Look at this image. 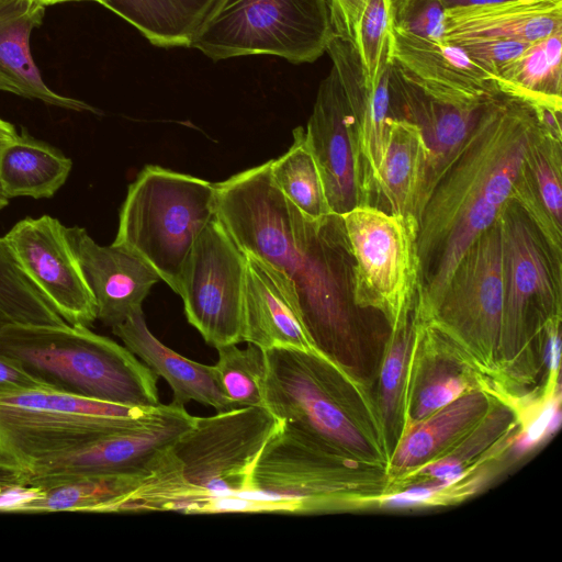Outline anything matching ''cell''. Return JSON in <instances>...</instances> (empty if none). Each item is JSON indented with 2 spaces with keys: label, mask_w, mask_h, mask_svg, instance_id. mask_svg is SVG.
Returning a JSON list of instances; mask_svg holds the SVG:
<instances>
[{
  "label": "cell",
  "mask_w": 562,
  "mask_h": 562,
  "mask_svg": "<svg viewBox=\"0 0 562 562\" xmlns=\"http://www.w3.org/2000/svg\"><path fill=\"white\" fill-rule=\"evenodd\" d=\"M326 53L331 58L356 121L364 180L372 203V198L375 196V178L393 117L389 90L391 63L382 72L376 87L372 89L366 82L364 70L352 43L335 34Z\"/></svg>",
  "instance_id": "ac0fdd59"
},
{
  "label": "cell",
  "mask_w": 562,
  "mask_h": 562,
  "mask_svg": "<svg viewBox=\"0 0 562 562\" xmlns=\"http://www.w3.org/2000/svg\"><path fill=\"white\" fill-rule=\"evenodd\" d=\"M350 256L353 305L375 308L393 327L414 310L419 283L417 218L361 204L338 215Z\"/></svg>",
  "instance_id": "ba28073f"
},
{
  "label": "cell",
  "mask_w": 562,
  "mask_h": 562,
  "mask_svg": "<svg viewBox=\"0 0 562 562\" xmlns=\"http://www.w3.org/2000/svg\"><path fill=\"white\" fill-rule=\"evenodd\" d=\"M562 30V0H510L445 13L443 41L510 40L536 43Z\"/></svg>",
  "instance_id": "603a6c76"
},
{
  "label": "cell",
  "mask_w": 562,
  "mask_h": 562,
  "mask_svg": "<svg viewBox=\"0 0 562 562\" xmlns=\"http://www.w3.org/2000/svg\"><path fill=\"white\" fill-rule=\"evenodd\" d=\"M368 0H328L335 34L355 45L360 15Z\"/></svg>",
  "instance_id": "74e56055"
},
{
  "label": "cell",
  "mask_w": 562,
  "mask_h": 562,
  "mask_svg": "<svg viewBox=\"0 0 562 562\" xmlns=\"http://www.w3.org/2000/svg\"><path fill=\"white\" fill-rule=\"evenodd\" d=\"M35 1L44 4L45 7L56 4V3L69 2V1H93V2L101 4V0H35Z\"/></svg>",
  "instance_id": "f6af8a7d"
},
{
  "label": "cell",
  "mask_w": 562,
  "mask_h": 562,
  "mask_svg": "<svg viewBox=\"0 0 562 562\" xmlns=\"http://www.w3.org/2000/svg\"><path fill=\"white\" fill-rule=\"evenodd\" d=\"M562 30L532 43L496 75L502 94L562 110Z\"/></svg>",
  "instance_id": "f1b7e54d"
},
{
  "label": "cell",
  "mask_w": 562,
  "mask_h": 562,
  "mask_svg": "<svg viewBox=\"0 0 562 562\" xmlns=\"http://www.w3.org/2000/svg\"><path fill=\"white\" fill-rule=\"evenodd\" d=\"M16 324L63 325L67 322L18 266L0 237V329Z\"/></svg>",
  "instance_id": "4dcf8cb0"
},
{
  "label": "cell",
  "mask_w": 562,
  "mask_h": 562,
  "mask_svg": "<svg viewBox=\"0 0 562 562\" xmlns=\"http://www.w3.org/2000/svg\"><path fill=\"white\" fill-rule=\"evenodd\" d=\"M487 407L486 395L472 391L418 420L400 441L393 456V467L409 470L428 462L471 430L483 418Z\"/></svg>",
  "instance_id": "4316f807"
},
{
  "label": "cell",
  "mask_w": 562,
  "mask_h": 562,
  "mask_svg": "<svg viewBox=\"0 0 562 562\" xmlns=\"http://www.w3.org/2000/svg\"><path fill=\"white\" fill-rule=\"evenodd\" d=\"M194 420L184 406L159 404L142 423L78 450L21 470L24 485L83 475L148 474L164 452Z\"/></svg>",
  "instance_id": "8fae6325"
},
{
  "label": "cell",
  "mask_w": 562,
  "mask_h": 562,
  "mask_svg": "<svg viewBox=\"0 0 562 562\" xmlns=\"http://www.w3.org/2000/svg\"><path fill=\"white\" fill-rule=\"evenodd\" d=\"M305 136L319 168L331 213L340 215L357 205H372L356 121L334 67L318 87Z\"/></svg>",
  "instance_id": "5bb4252c"
},
{
  "label": "cell",
  "mask_w": 562,
  "mask_h": 562,
  "mask_svg": "<svg viewBox=\"0 0 562 562\" xmlns=\"http://www.w3.org/2000/svg\"><path fill=\"white\" fill-rule=\"evenodd\" d=\"M19 484H23L22 472L0 458V492Z\"/></svg>",
  "instance_id": "b9f144b4"
},
{
  "label": "cell",
  "mask_w": 562,
  "mask_h": 562,
  "mask_svg": "<svg viewBox=\"0 0 562 562\" xmlns=\"http://www.w3.org/2000/svg\"><path fill=\"white\" fill-rule=\"evenodd\" d=\"M560 393L550 396L538 415L528 424L527 428L518 436L515 450L525 453L542 440L547 439L548 427L554 413L560 408Z\"/></svg>",
  "instance_id": "f35d334b"
},
{
  "label": "cell",
  "mask_w": 562,
  "mask_h": 562,
  "mask_svg": "<svg viewBox=\"0 0 562 562\" xmlns=\"http://www.w3.org/2000/svg\"><path fill=\"white\" fill-rule=\"evenodd\" d=\"M335 35L328 0H218L190 46L218 61L272 55L313 63Z\"/></svg>",
  "instance_id": "52a82bcc"
},
{
  "label": "cell",
  "mask_w": 562,
  "mask_h": 562,
  "mask_svg": "<svg viewBox=\"0 0 562 562\" xmlns=\"http://www.w3.org/2000/svg\"><path fill=\"white\" fill-rule=\"evenodd\" d=\"M66 235L94 299L97 319L112 328L142 310L160 280L148 263L122 246L97 244L82 227H66Z\"/></svg>",
  "instance_id": "2e32d148"
},
{
  "label": "cell",
  "mask_w": 562,
  "mask_h": 562,
  "mask_svg": "<svg viewBox=\"0 0 562 562\" xmlns=\"http://www.w3.org/2000/svg\"><path fill=\"white\" fill-rule=\"evenodd\" d=\"M241 342L254 344L263 350L294 348L314 351L279 277L261 260L247 254Z\"/></svg>",
  "instance_id": "d6986e66"
},
{
  "label": "cell",
  "mask_w": 562,
  "mask_h": 562,
  "mask_svg": "<svg viewBox=\"0 0 562 562\" xmlns=\"http://www.w3.org/2000/svg\"><path fill=\"white\" fill-rule=\"evenodd\" d=\"M445 13L440 0H392L393 29L416 37L443 41Z\"/></svg>",
  "instance_id": "e575fe53"
},
{
  "label": "cell",
  "mask_w": 562,
  "mask_h": 562,
  "mask_svg": "<svg viewBox=\"0 0 562 562\" xmlns=\"http://www.w3.org/2000/svg\"><path fill=\"white\" fill-rule=\"evenodd\" d=\"M445 10H463L487 7L510 0H440Z\"/></svg>",
  "instance_id": "7bdbcfd3"
},
{
  "label": "cell",
  "mask_w": 562,
  "mask_h": 562,
  "mask_svg": "<svg viewBox=\"0 0 562 562\" xmlns=\"http://www.w3.org/2000/svg\"><path fill=\"white\" fill-rule=\"evenodd\" d=\"M280 424L265 406L194 416L119 513H245L251 469Z\"/></svg>",
  "instance_id": "3957f363"
},
{
  "label": "cell",
  "mask_w": 562,
  "mask_h": 562,
  "mask_svg": "<svg viewBox=\"0 0 562 562\" xmlns=\"http://www.w3.org/2000/svg\"><path fill=\"white\" fill-rule=\"evenodd\" d=\"M35 390L50 389L19 364L0 356V398Z\"/></svg>",
  "instance_id": "ab89813d"
},
{
  "label": "cell",
  "mask_w": 562,
  "mask_h": 562,
  "mask_svg": "<svg viewBox=\"0 0 562 562\" xmlns=\"http://www.w3.org/2000/svg\"><path fill=\"white\" fill-rule=\"evenodd\" d=\"M271 160L215 183L216 217L292 299L314 351L342 362L351 338L350 266L338 215L314 221L278 189Z\"/></svg>",
  "instance_id": "6da1fadb"
},
{
  "label": "cell",
  "mask_w": 562,
  "mask_h": 562,
  "mask_svg": "<svg viewBox=\"0 0 562 562\" xmlns=\"http://www.w3.org/2000/svg\"><path fill=\"white\" fill-rule=\"evenodd\" d=\"M498 221L503 245V312L498 346L514 356L532 331L561 315L562 258L510 198Z\"/></svg>",
  "instance_id": "9c48e42d"
},
{
  "label": "cell",
  "mask_w": 562,
  "mask_h": 562,
  "mask_svg": "<svg viewBox=\"0 0 562 562\" xmlns=\"http://www.w3.org/2000/svg\"><path fill=\"white\" fill-rule=\"evenodd\" d=\"M531 44L510 40H473L456 45L496 78L505 66L518 58Z\"/></svg>",
  "instance_id": "d590c367"
},
{
  "label": "cell",
  "mask_w": 562,
  "mask_h": 562,
  "mask_svg": "<svg viewBox=\"0 0 562 562\" xmlns=\"http://www.w3.org/2000/svg\"><path fill=\"white\" fill-rule=\"evenodd\" d=\"M417 324L413 317L394 327V336L381 370L382 407L385 417L396 409L409 350L415 340Z\"/></svg>",
  "instance_id": "836d02e7"
},
{
  "label": "cell",
  "mask_w": 562,
  "mask_h": 562,
  "mask_svg": "<svg viewBox=\"0 0 562 562\" xmlns=\"http://www.w3.org/2000/svg\"><path fill=\"white\" fill-rule=\"evenodd\" d=\"M218 0H101L153 45L189 47Z\"/></svg>",
  "instance_id": "83f0119b"
},
{
  "label": "cell",
  "mask_w": 562,
  "mask_h": 562,
  "mask_svg": "<svg viewBox=\"0 0 562 562\" xmlns=\"http://www.w3.org/2000/svg\"><path fill=\"white\" fill-rule=\"evenodd\" d=\"M217 362L213 366L224 395L238 407L265 406V350L247 342L245 349L236 344L216 347Z\"/></svg>",
  "instance_id": "1f68e13d"
},
{
  "label": "cell",
  "mask_w": 562,
  "mask_h": 562,
  "mask_svg": "<svg viewBox=\"0 0 562 562\" xmlns=\"http://www.w3.org/2000/svg\"><path fill=\"white\" fill-rule=\"evenodd\" d=\"M355 47L360 57L367 85L374 89L392 60V0H368L360 15Z\"/></svg>",
  "instance_id": "d6a6232c"
},
{
  "label": "cell",
  "mask_w": 562,
  "mask_h": 562,
  "mask_svg": "<svg viewBox=\"0 0 562 562\" xmlns=\"http://www.w3.org/2000/svg\"><path fill=\"white\" fill-rule=\"evenodd\" d=\"M0 356L53 391L140 408L161 404L158 376L125 346L86 326H5Z\"/></svg>",
  "instance_id": "277c9868"
},
{
  "label": "cell",
  "mask_w": 562,
  "mask_h": 562,
  "mask_svg": "<svg viewBox=\"0 0 562 562\" xmlns=\"http://www.w3.org/2000/svg\"><path fill=\"white\" fill-rule=\"evenodd\" d=\"M72 161L24 130L0 154V190L8 198H52L65 184Z\"/></svg>",
  "instance_id": "d4e9b609"
},
{
  "label": "cell",
  "mask_w": 562,
  "mask_h": 562,
  "mask_svg": "<svg viewBox=\"0 0 562 562\" xmlns=\"http://www.w3.org/2000/svg\"><path fill=\"white\" fill-rule=\"evenodd\" d=\"M426 146L415 123L393 116L375 178V198L387 212L416 216L424 183Z\"/></svg>",
  "instance_id": "cb8c5ba5"
},
{
  "label": "cell",
  "mask_w": 562,
  "mask_h": 562,
  "mask_svg": "<svg viewBox=\"0 0 562 562\" xmlns=\"http://www.w3.org/2000/svg\"><path fill=\"white\" fill-rule=\"evenodd\" d=\"M18 266L70 325L89 327L97 306L66 226L43 215L19 221L3 237Z\"/></svg>",
  "instance_id": "4fadbf2b"
},
{
  "label": "cell",
  "mask_w": 562,
  "mask_h": 562,
  "mask_svg": "<svg viewBox=\"0 0 562 562\" xmlns=\"http://www.w3.org/2000/svg\"><path fill=\"white\" fill-rule=\"evenodd\" d=\"M146 475H83L40 482L33 484L34 495L14 513H119Z\"/></svg>",
  "instance_id": "484cf974"
},
{
  "label": "cell",
  "mask_w": 562,
  "mask_h": 562,
  "mask_svg": "<svg viewBox=\"0 0 562 562\" xmlns=\"http://www.w3.org/2000/svg\"><path fill=\"white\" fill-rule=\"evenodd\" d=\"M9 200L0 190V212L9 204Z\"/></svg>",
  "instance_id": "bcb514c9"
},
{
  "label": "cell",
  "mask_w": 562,
  "mask_h": 562,
  "mask_svg": "<svg viewBox=\"0 0 562 562\" xmlns=\"http://www.w3.org/2000/svg\"><path fill=\"white\" fill-rule=\"evenodd\" d=\"M463 378L452 373H439L419 392L414 416L418 422L454 402L467 392Z\"/></svg>",
  "instance_id": "8d00e7d4"
},
{
  "label": "cell",
  "mask_w": 562,
  "mask_h": 562,
  "mask_svg": "<svg viewBox=\"0 0 562 562\" xmlns=\"http://www.w3.org/2000/svg\"><path fill=\"white\" fill-rule=\"evenodd\" d=\"M246 254L216 217L198 237L179 281L188 322L213 347L241 342Z\"/></svg>",
  "instance_id": "30bf717a"
},
{
  "label": "cell",
  "mask_w": 562,
  "mask_h": 562,
  "mask_svg": "<svg viewBox=\"0 0 562 562\" xmlns=\"http://www.w3.org/2000/svg\"><path fill=\"white\" fill-rule=\"evenodd\" d=\"M539 127L525 101L498 94L483 108L463 148L437 180L416 218L417 322L431 319L467 248L499 216Z\"/></svg>",
  "instance_id": "7a4b0ae2"
},
{
  "label": "cell",
  "mask_w": 562,
  "mask_h": 562,
  "mask_svg": "<svg viewBox=\"0 0 562 562\" xmlns=\"http://www.w3.org/2000/svg\"><path fill=\"white\" fill-rule=\"evenodd\" d=\"M510 198L562 258V138L540 124L527 145Z\"/></svg>",
  "instance_id": "ffe728a7"
},
{
  "label": "cell",
  "mask_w": 562,
  "mask_h": 562,
  "mask_svg": "<svg viewBox=\"0 0 562 562\" xmlns=\"http://www.w3.org/2000/svg\"><path fill=\"white\" fill-rule=\"evenodd\" d=\"M156 407L125 406L52 390L2 397L0 458L21 471L135 426Z\"/></svg>",
  "instance_id": "8992f818"
},
{
  "label": "cell",
  "mask_w": 562,
  "mask_h": 562,
  "mask_svg": "<svg viewBox=\"0 0 562 562\" xmlns=\"http://www.w3.org/2000/svg\"><path fill=\"white\" fill-rule=\"evenodd\" d=\"M451 487V484L441 482L432 485L413 486L402 492L384 496L380 499V503L383 506L390 508H409L423 506L437 501Z\"/></svg>",
  "instance_id": "60d3db41"
},
{
  "label": "cell",
  "mask_w": 562,
  "mask_h": 562,
  "mask_svg": "<svg viewBox=\"0 0 562 562\" xmlns=\"http://www.w3.org/2000/svg\"><path fill=\"white\" fill-rule=\"evenodd\" d=\"M393 59L435 97L456 104H482L502 94L496 78L462 47L393 29Z\"/></svg>",
  "instance_id": "e0dca14e"
},
{
  "label": "cell",
  "mask_w": 562,
  "mask_h": 562,
  "mask_svg": "<svg viewBox=\"0 0 562 562\" xmlns=\"http://www.w3.org/2000/svg\"><path fill=\"white\" fill-rule=\"evenodd\" d=\"M502 312L503 245L497 218L460 258L432 318L456 340L491 352L498 346Z\"/></svg>",
  "instance_id": "7c38bea8"
},
{
  "label": "cell",
  "mask_w": 562,
  "mask_h": 562,
  "mask_svg": "<svg viewBox=\"0 0 562 562\" xmlns=\"http://www.w3.org/2000/svg\"><path fill=\"white\" fill-rule=\"evenodd\" d=\"M270 170L278 189L306 217L321 221L334 215L304 127L293 130L291 147L279 158L271 159Z\"/></svg>",
  "instance_id": "f546056e"
},
{
  "label": "cell",
  "mask_w": 562,
  "mask_h": 562,
  "mask_svg": "<svg viewBox=\"0 0 562 562\" xmlns=\"http://www.w3.org/2000/svg\"><path fill=\"white\" fill-rule=\"evenodd\" d=\"M215 215V183L148 165L128 187L112 244L139 256L178 293L183 265Z\"/></svg>",
  "instance_id": "5b68a950"
},
{
  "label": "cell",
  "mask_w": 562,
  "mask_h": 562,
  "mask_svg": "<svg viewBox=\"0 0 562 562\" xmlns=\"http://www.w3.org/2000/svg\"><path fill=\"white\" fill-rule=\"evenodd\" d=\"M124 346L172 390L171 403L184 406L198 402L216 412L237 408L222 392L213 366L188 359L165 346L148 329L143 308L112 327Z\"/></svg>",
  "instance_id": "44dd1931"
},
{
  "label": "cell",
  "mask_w": 562,
  "mask_h": 562,
  "mask_svg": "<svg viewBox=\"0 0 562 562\" xmlns=\"http://www.w3.org/2000/svg\"><path fill=\"white\" fill-rule=\"evenodd\" d=\"M45 15L35 0H0V90L72 111L95 109L88 103L56 93L44 82L30 50L32 31Z\"/></svg>",
  "instance_id": "7402d4cb"
},
{
  "label": "cell",
  "mask_w": 562,
  "mask_h": 562,
  "mask_svg": "<svg viewBox=\"0 0 562 562\" xmlns=\"http://www.w3.org/2000/svg\"><path fill=\"white\" fill-rule=\"evenodd\" d=\"M389 90L392 115L418 125L426 146L427 157L418 212L437 180L463 148L490 100L482 104L464 105L439 99L426 91L393 58L390 65Z\"/></svg>",
  "instance_id": "9a60e30c"
},
{
  "label": "cell",
  "mask_w": 562,
  "mask_h": 562,
  "mask_svg": "<svg viewBox=\"0 0 562 562\" xmlns=\"http://www.w3.org/2000/svg\"><path fill=\"white\" fill-rule=\"evenodd\" d=\"M18 136L14 126L0 117V154L3 147Z\"/></svg>",
  "instance_id": "ee69618b"
}]
</instances>
